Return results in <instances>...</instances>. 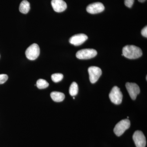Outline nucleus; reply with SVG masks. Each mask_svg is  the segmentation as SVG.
I'll list each match as a JSON object with an SVG mask.
<instances>
[{"instance_id": "nucleus-1", "label": "nucleus", "mask_w": 147, "mask_h": 147, "mask_svg": "<svg viewBox=\"0 0 147 147\" xmlns=\"http://www.w3.org/2000/svg\"><path fill=\"white\" fill-rule=\"evenodd\" d=\"M123 55L130 59L142 57L143 53L141 48L134 45H127L123 48Z\"/></svg>"}, {"instance_id": "nucleus-2", "label": "nucleus", "mask_w": 147, "mask_h": 147, "mask_svg": "<svg viewBox=\"0 0 147 147\" xmlns=\"http://www.w3.org/2000/svg\"><path fill=\"white\" fill-rule=\"evenodd\" d=\"M130 126V121L127 119L122 120L117 123L114 129V131L117 136L119 137L123 134Z\"/></svg>"}, {"instance_id": "nucleus-3", "label": "nucleus", "mask_w": 147, "mask_h": 147, "mask_svg": "<svg viewBox=\"0 0 147 147\" xmlns=\"http://www.w3.org/2000/svg\"><path fill=\"white\" fill-rule=\"evenodd\" d=\"M40 53L38 44L34 43L30 45L26 51V57L30 60H34L38 57Z\"/></svg>"}, {"instance_id": "nucleus-4", "label": "nucleus", "mask_w": 147, "mask_h": 147, "mask_svg": "<svg viewBox=\"0 0 147 147\" xmlns=\"http://www.w3.org/2000/svg\"><path fill=\"white\" fill-rule=\"evenodd\" d=\"M109 98L114 104H120L122 101L123 94L119 88L117 86L113 87L109 94Z\"/></svg>"}, {"instance_id": "nucleus-5", "label": "nucleus", "mask_w": 147, "mask_h": 147, "mask_svg": "<svg viewBox=\"0 0 147 147\" xmlns=\"http://www.w3.org/2000/svg\"><path fill=\"white\" fill-rule=\"evenodd\" d=\"M97 54V51L94 49H84L77 52L76 57L80 59H89L94 57Z\"/></svg>"}, {"instance_id": "nucleus-6", "label": "nucleus", "mask_w": 147, "mask_h": 147, "mask_svg": "<svg viewBox=\"0 0 147 147\" xmlns=\"http://www.w3.org/2000/svg\"><path fill=\"white\" fill-rule=\"evenodd\" d=\"M88 71L89 74L90 80L92 84L96 83L102 74V70L97 67H90L88 68Z\"/></svg>"}, {"instance_id": "nucleus-7", "label": "nucleus", "mask_w": 147, "mask_h": 147, "mask_svg": "<svg viewBox=\"0 0 147 147\" xmlns=\"http://www.w3.org/2000/svg\"><path fill=\"white\" fill-rule=\"evenodd\" d=\"M133 139L137 147H145L146 144V137L142 131H135L133 135Z\"/></svg>"}, {"instance_id": "nucleus-8", "label": "nucleus", "mask_w": 147, "mask_h": 147, "mask_svg": "<svg viewBox=\"0 0 147 147\" xmlns=\"http://www.w3.org/2000/svg\"><path fill=\"white\" fill-rule=\"evenodd\" d=\"M127 90L132 100L136 99L137 96L140 93V90L139 86L135 83H127L125 84Z\"/></svg>"}, {"instance_id": "nucleus-9", "label": "nucleus", "mask_w": 147, "mask_h": 147, "mask_svg": "<svg viewBox=\"0 0 147 147\" xmlns=\"http://www.w3.org/2000/svg\"><path fill=\"white\" fill-rule=\"evenodd\" d=\"M105 9L104 5L100 2L92 3L87 6V11L91 14L100 13Z\"/></svg>"}, {"instance_id": "nucleus-10", "label": "nucleus", "mask_w": 147, "mask_h": 147, "mask_svg": "<svg viewBox=\"0 0 147 147\" xmlns=\"http://www.w3.org/2000/svg\"><path fill=\"white\" fill-rule=\"evenodd\" d=\"M88 38V37L86 35L80 34L71 36L69 40V42L72 45L79 46L84 43Z\"/></svg>"}, {"instance_id": "nucleus-11", "label": "nucleus", "mask_w": 147, "mask_h": 147, "mask_svg": "<svg viewBox=\"0 0 147 147\" xmlns=\"http://www.w3.org/2000/svg\"><path fill=\"white\" fill-rule=\"evenodd\" d=\"M51 5L53 9L57 12H63L67 7L66 3L63 0H52Z\"/></svg>"}, {"instance_id": "nucleus-12", "label": "nucleus", "mask_w": 147, "mask_h": 147, "mask_svg": "<svg viewBox=\"0 0 147 147\" xmlns=\"http://www.w3.org/2000/svg\"><path fill=\"white\" fill-rule=\"evenodd\" d=\"M51 98L55 102H60L63 101L65 96L63 93L58 92H53L50 94Z\"/></svg>"}, {"instance_id": "nucleus-13", "label": "nucleus", "mask_w": 147, "mask_h": 147, "mask_svg": "<svg viewBox=\"0 0 147 147\" xmlns=\"http://www.w3.org/2000/svg\"><path fill=\"white\" fill-rule=\"evenodd\" d=\"M30 9V4L26 0H24L21 2L19 6V11L21 13L26 14Z\"/></svg>"}, {"instance_id": "nucleus-14", "label": "nucleus", "mask_w": 147, "mask_h": 147, "mask_svg": "<svg viewBox=\"0 0 147 147\" xmlns=\"http://www.w3.org/2000/svg\"><path fill=\"white\" fill-rule=\"evenodd\" d=\"M79 88L76 82H73L71 84L69 89V94L71 96H75L78 94Z\"/></svg>"}, {"instance_id": "nucleus-15", "label": "nucleus", "mask_w": 147, "mask_h": 147, "mask_svg": "<svg viewBox=\"0 0 147 147\" xmlns=\"http://www.w3.org/2000/svg\"><path fill=\"white\" fill-rule=\"evenodd\" d=\"M49 86V84L44 79H39L37 81L36 86L40 89H42L47 88Z\"/></svg>"}, {"instance_id": "nucleus-16", "label": "nucleus", "mask_w": 147, "mask_h": 147, "mask_svg": "<svg viewBox=\"0 0 147 147\" xmlns=\"http://www.w3.org/2000/svg\"><path fill=\"white\" fill-rule=\"evenodd\" d=\"M63 78V75L62 74L56 73L53 74L51 76L52 80L55 83L61 82Z\"/></svg>"}, {"instance_id": "nucleus-17", "label": "nucleus", "mask_w": 147, "mask_h": 147, "mask_svg": "<svg viewBox=\"0 0 147 147\" xmlns=\"http://www.w3.org/2000/svg\"><path fill=\"white\" fill-rule=\"evenodd\" d=\"M8 77L7 74H0V84H4L8 79Z\"/></svg>"}, {"instance_id": "nucleus-18", "label": "nucleus", "mask_w": 147, "mask_h": 147, "mask_svg": "<svg viewBox=\"0 0 147 147\" xmlns=\"http://www.w3.org/2000/svg\"><path fill=\"white\" fill-rule=\"evenodd\" d=\"M134 0H125V5L129 8H131L134 3Z\"/></svg>"}, {"instance_id": "nucleus-19", "label": "nucleus", "mask_w": 147, "mask_h": 147, "mask_svg": "<svg viewBox=\"0 0 147 147\" xmlns=\"http://www.w3.org/2000/svg\"><path fill=\"white\" fill-rule=\"evenodd\" d=\"M141 34H142V35L145 37H147V26H145L142 30V32H141Z\"/></svg>"}, {"instance_id": "nucleus-20", "label": "nucleus", "mask_w": 147, "mask_h": 147, "mask_svg": "<svg viewBox=\"0 0 147 147\" xmlns=\"http://www.w3.org/2000/svg\"><path fill=\"white\" fill-rule=\"evenodd\" d=\"M139 2L141 3H144V2L145 1H146V0H138Z\"/></svg>"}]
</instances>
